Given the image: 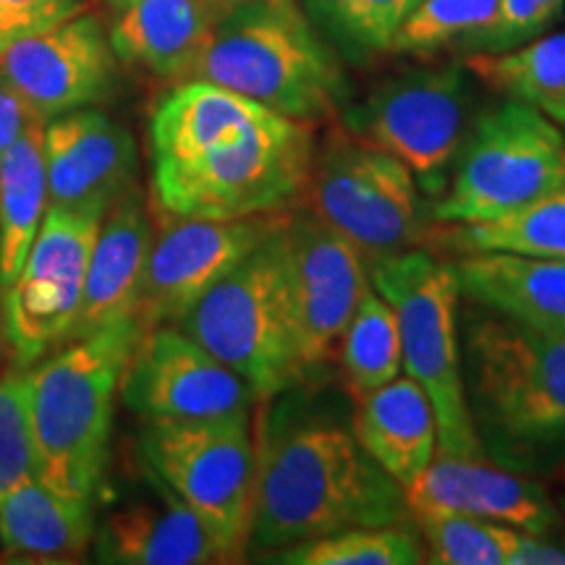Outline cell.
I'll list each match as a JSON object with an SVG mask.
<instances>
[{
	"label": "cell",
	"instance_id": "obj_20",
	"mask_svg": "<svg viewBox=\"0 0 565 565\" xmlns=\"http://www.w3.org/2000/svg\"><path fill=\"white\" fill-rule=\"evenodd\" d=\"M228 6L225 0H116L110 47L126 66L189 82Z\"/></svg>",
	"mask_w": 565,
	"mask_h": 565
},
{
	"label": "cell",
	"instance_id": "obj_9",
	"mask_svg": "<svg viewBox=\"0 0 565 565\" xmlns=\"http://www.w3.org/2000/svg\"><path fill=\"white\" fill-rule=\"evenodd\" d=\"M141 456L147 469L207 524L228 563L244 561L257 482L249 412L202 422H147Z\"/></svg>",
	"mask_w": 565,
	"mask_h": 565
},
{
	"label": "cell",
	"instance_id": "obj_28",
	"mask_svg": "<svg viewBox=\"0 0 565 565\" xmlns=\"http://www.w3.org/2000/svg\"><path fill=\"white\" fill-rule=\"evenodd\" d=\"M338 362H341L343 385L353 401L364 398L404 374L398 317L391 301L374 286L364 294L345 328L338 345Z\"/></svg>",
	"mask_w": 565,
	"mask_h": 565
},
{
	"label": "cell",
	"instance_id": "obj_34",
	"mask_svg": "<svg viewBox=\"0 0 565 565\" xmlns=\"http://www.w3.org/2000/svg\"><path fill=\"white\" fill-rule=\"evenodd\" d=\"M565 0H500L482 32L466 42L463 53H503L540 38L563 17Z\"/></svg>",
	"mask_w": 565,
	"mask_h": 565
},
{
	"label": "cell",
	"instance_id": "obj_14",
	"mask_svg": "<svg viewBox=\"0 0 565 565\" xmlns=\"http://www.w3.org/2000/svg\"><path fill=\"white\" fill-rule=\"evenodd\" d=\"M137 320L145 330L175 324L204 294L286 223L288 212L257 217H181L158 210Z\"/></svg>",
	"mask_w": 565,
	"mask_h": 565
},
{
	"label": "cell",
	"instance_id": "obj_39",
	"mask_svg": "<svg viewBox=\"0 0 565 565\" xmlns=\"http://www.w3.org/2000/svg\"><path fill=\"white\" fill-rule=\"evenodd\" d=\"M561 511H563V515H565V494H563V500H561Z\"/></svg>",
	"mask_w": 565,
	"mask_h": 565
},
{
	"label": "cell",
	"instance_id": "obj_10",
	"mask_svg": "<svg viewBox=\"0 0 565 565\" xmlns=\"http://www.w3.org/2000/svg\"><path fill=\"white\" fill-rule=\"evenodd\" d=\"M471 84L463 63L391 76L341 110L345 134L406 162L437 202L469 131Z\"/></svg>",
	"mask_w": 565,
	"mask_h": 565
},
{
	"label": "cell",
	"instance_id": "obj_30",
	"mask_svg": "<svg viewBox=\"0 0 565 565\" xmlns=\"http://www.w3.org/2000/svg\"><path fill=\"white\" fill-rule=\"evenodd\" d=\"M286 565H419L427 563L416 524L353 526L270 555Z\"/></svg>",
	"mask_w": 565,
	"mask_h": 565
},
{
	"label": "cell",
	"instance_id": "obj_31",
	"mask_svg": "<svg viewBox=\"0 0 565 565\" xmlns=\"http://www.w3.org/2000/svg\"><path fill=\"white\" fill-rule=\"evenodd\" d=\"M500 0H419L393 40L398 55L433 58L440 51H463L490 24Z\"/></svg>",
	"mask_w": 565,
	"mask_h": 565
},
{
	"label": "cell",
	"instance_id": "obj_17",
	"mask_svg": "<svg viewBox=\"0 0 565 565\" xmlns=\"http://www.w3.org/2000/svg\"><path fill=\"white\" fill-rule=\"evenodd\" d=\"M412 513L448 511L475 519L555 534L565 515L540 477L508 469L487 456H454L437 450L427 471L406 490Z\"/></svg>",
	"mask_w": 565,
	"mask_h": 565
},
{
	"label": "cell",
	"instance_id": "obj_22",
	"mask_svg": "<svg viewBox=\"0 0 565 565\" xmlns=\"http://www.w3.org/2000/svg\"><path fill=\"white\" fill-rule=\"evenodd\" d=\"M461 296L526 328L565 335V259L511 252L456 254Z\"/></svg>",
	"mask_w": 565,
	"mask_h": 565
},
{
	"label": "cell",
	"instance_id": "obj_8",
	"mask_svg": "<svg viewBox=\"0 0 565 565\" xmlns=\"http://www.w3.org/2000/svg\"><path fill=\"white\" fill-rule=\"evenodd\" d=\"M563 186L565 131L545 113L505 100L471 121L433 221H494Z\"/></svg>",
	"mask_w": 565,
	"mask_h": 565
},
{
	"label": "cell",
	"instance_id": "obj_11",
	"mask_svg": "<svg viewBox=\"0 0 565 565\" xmlns=\"http://www.w3.org/2000/svg\"><path fill=\"white\" fill-rule=\"evenodd\" d=\"M312 212L356 246L366 267L419 249L427 236L424 192L406 162L338 134L315 154Z\"/></svg>",
	"mask_w": 565,
	"mask_h": 565
},
{
	"label": "cell",
	"instance_id": "obj_6",
	"mask_svg": "<svg viewBox=\"0 0 565 565\" xmlns=\"http://www.w3.org/2000/svg\"><path fill=\"white\" fill-rule=\"evenodd\" d=\"M282 228L286 223L175 322L265 404L307 383L288 301Z\"/></svg>",
	"mask_w": 565,
	"mask_h": 565
},
{
	"label": "cell",
	"instance_id": "obj_25",
	"mask_svg": "<svg viewBox=\"0 0 565 565\" xmlns=\"http://www.w3.org/2000/svg\"><path fill=\"white\" fill-rule=\"evenodd\" d=\"M45 118H34L17 145L0 158V280L3 288L17 278L30 254L45 212Z\"/></svg>",
	"mask_w": 565,
	"mask_h": 565
},
{
	"label": "cell",
	"instance_id": "obj_15",
	"mask_svg": "<svg viewBox=\"0 0 565 565\" xmlns=\"http://www.w3.org/2000/svg\"><path fill=\"white\" fill-rule=\"evenodd\" d=\"M121 398L145 422H202L249 412L257 395L179 324L150 328L126 366Z\"/></svg>",
	"mask_w": 565,
	"mask_h": 565
},
{
	"label": "cell",
	"instance_id": "obj_35",
	"mask_svg": "<svg viewBox=\"0 0 565 565\" xmlns=\"http://www.w3.org/2000/svg\"><path fill=\"white\" fill-rule=\"evenodd\" d=\"M87 0H0V53L13 42L79 17Z\"/></svg>",
	"mask_w": 565,
	"mask_h": 565
},
{
	"label": "cell",
	"instance_id": "obj_1",
	"mask_svg": "<svg viewBox=\"0 0 565 565\" xmlns=\"http://www.w3.org/2000/svg\"><path fill=\"white\" fill-rule=\"evenodd\" d=\"M152 194L181 217L291 212L315 166L312 126L212 82H179L150 124Z\"/></svg>",
	"mask_w": 565,
	"mask_h": 565
},
{
	"label": "cell",
	"instance_id": "obj_7",
	"mask_svg": "<svg viewBox=\"0 0 565 565\" xmlns=\"http://www.w3.org/2000/svg\"><path fill=\"white\" fill-rule=\"evenodd\" d=\"M370 280L398 317L404 372L424 387L437 416L443 454L484 456L461 370V288L450 263L408 249L370 265Z\"/></svg>",
	"mask_w": 565,
	"mask_h": 565
},
{
	"label": "cell",
	"instance_id": "obj_40",
	"mask_svg": "<svg viewBox=\"0 0 565 565\" xmlns=\"http://www.w3.org/2000/svg\"><path fill=\"white\" fill-rule=\"evenodd\" d=\"M225 3H236V0H225Z\"/></svg>",
	"mask_w": 565,
	"mask_h": 565
},
{
	"label": "cell",
	"instance_id": "obj_24",
	"mask_svg": "<svg viewBox=\"0 0 565 565\" xmlns=\"http://www.w3.org/2000/svg\"><path fill=\"white\" fill-rule=\"evenodd\" d=\"M95 503L53 490L40 477L0 498V545L38 561L79 557L95 542Z\"/></svg>",
	"mask_w": 565,
	"mask_h": 565
},
{
	"label": "cell",
	"instance_id": "obj_23",
	"mask_svg": "<svg viewBox=\"0 0 565 565\" xmlns=\"http://www.w3.org/2000/svg\"><path fill=\"white\" fill-rule=\"evenodd\" d=\"M351 427L380 469L408 490L440 448L433 401L419 383L401 374L393 383L353 401Z\"/></svg>",
	"mask_w": 565,
	"mask_h": 565
},
{
	"label": "cell",
	"instance_id": "obj_26",
	"mask_svg": "<svg viewBox=\"0 0 565 565\" xmlns=\"http://www.w3.org/2000/svg\"><path fill=\"white\" fill-rule=\"evenodd\" d=\"M463 66L505 100L545 113L565 129V32L540 34L503 53H471Z\"/></svg>",
	"mask_w": 565,
	"mask_h": 565
},
{
	"label": "cell",
	"instance_id": "obj_12",
	"mask_svg": "<svg viewBox=\"0 0 565 565\" xmlns=\"http://www.w3.org/2000/svg\"><path fill=\"white\" fill-rule=\"evenodd\" d=\"M105 212L108 207H47L24 265L3 291L6 341L17 370L38 364L68 338Z\"/></svg>",
	"mask_w": 565,
	"mask_h": 565
},
{
	"label": "cell",
	"instance_id": "obj_18",
	"mask_svg": "<svg viewBox=\"0 0 565 565\" xmlns=\"http://www.w3.org/2000/svg\"><path fill=\"white\" fill-rule=\"evenodd\" d=\"M45 168L53 207H110L137 186V141L100 110L61 113L45 124Z\"/></svg>",
	"mask_w": 565,
	"mask_h": 565
},
{
	"label": "cell",
	"instance_id": "obj_27",
	"mask_svg": "<svg viewBox=\"0 0 565 565\" xmlns=\"http://www.w3.org/2000/svg\"><path fill=\"white\" fill-rule=\"evenodd\" d=\"M437 242L456 254L511 252L565 259V186L494 221L448 225Z\"/></svg>",
	"mask_w": 565,
	"mask_h": 565
},
{
	"label": "cell",
	"instance_id": "obj_5",
	"mask_svg": "<svg viewBox=\"0 0 565 565\" xmlns=\"http://www.w3.org/2000/svg\"><path fill=\"white\" fill-rule=\"evenodd\" d=\"M194 79L212 82L301 124L349 105V79L330 42L296 0H236L217 19Z\"/></svg>",
	"mask_w": 565,
	"mask_h": 565
},
{
	"label": "cell",
	"instance_id": "obj_37",
	"mask_svg": "<svg viewBox=\"0 0 565 565\" xmlns=\"http://www.w3.org/2000/svg\"><path fill=\"white\" fill-rule=\"evenodd\" d=\"M34 118H40L38 113L24 103V97L0 74V158L17 145L19 137L30 129Z\"/></svg>",
	"mask_w": 565,
	"mask_h": 565
},
{
	"label": "cell",
	"instance_id": "obj_32",
	"mask_svg": "<svg viewBox=\"0 0 565 565\" xmlns=\"http://www.w3.org/2000/svg\"><path fill=\"white\" fill-rule=\"evenodd\" d=\"M427 563L435 565H505L503 526L475 515L448 511H416Z\"/></svg>",
	"mask_w": 565,
	"mask_h": 565
},
{
	"label": "cell",
	"instance_id": "obj_38",
	"mask_svg": "<svg viewBox=\"0 0 565 565\" xmlns=\"http://www.w3.org/2000/svg\"><path fill=\"white\" fill-rule=\"evenodd\" d=\"M3 280H0V351H3V345H9L6 341V307H3Z\"/></svg>",
	"mask_w": 565,
	"mask_h": 565
},
{
	"label": "cell",
	"instance_id": "obj_41",
	"mask_svg": "<svg viewBox=\"0 0 565 565\" xmlns=\"http://www.w3.org/2000/svg\"><path fill=\"white\" fill-rule=\"evenodd\" d=\"M563 131H565V129H563Z\"/></svg>",
	"mask_w": 565,
	"mask_h": 565
},
{
	"label": "cell",
	"instance_id": "obj_3",
	"mask_svg": "<svg viewBox=\"0 0 565 565\" xmlns=\"http://www.w3.org/2000/svg\"><path fill=\"white\" fill-rule=\"evenodd\" d=\"M461 370L484 456L532 477L565 469V335L471 307Z\"/></svg>",
	"mask_w": 565,
	"mask_h": 565
},
{
	"label": "cell",
	"instance_id": "obj_4",
	"mask_svg": "<svg viewBox=\"0 0 565 565\" xmlns=\"http://www.w3.org/2000/svg\"><path fill=\"white\" fill-rule=\"evenodd\" d=\"M145 333L139 320L110 324L63 343L26 372L38 477L53 490L95 503L108 466L116 398Z\"/></svg>",
	"mask_w": 565,
	"mask_h": 565
},
{
	"label": "cell",
	"instance_id": "obj_36",
	"mask_svg": "<svg viewBox=\"0 0 565 565\" xmlns=\"http://www.w3.org/2000/svg\"><path fill=\"white\" fill-rule=\"evenodd\" d=\"M565 534H536L503 526L505 565H565Z\"/></svg>",
	"mask_w": 565,
	"mask_h": 565
},
{
	"label": "cell",
	"instance_id": "obj_21",
	"mask_svg": "<svg viewBox=\"0 0 565 565\" xmlns=\"http://www.w3.org/2000/svg\"><path fill=\"white\" fill-rule=\"evenodd\" d=\"M152 479L150 498H134L95 532V557L116 565H212L228 563L215 534L181 498Z\"/></svg>",
	"mask_w": 565,
	"mask_h": 565
},
{
	"label": "cell",
	"instance_id": "obj_16",
	"mask_svg": "<svg viewBox=\"0 0 565 565\" xmlns=\"http://www.w3.org/2000/svg\"><path fill=\"white\" fill-rule=\"evenodd\" d=\"M116 53L89 13L13 42L0 53V74L40 118L103 103L116 87Z\"/></svg>",
	"mask_w": 565,
	"mask_h": 565
},
{
	"label": "cell",
	"instance_id": "obj_29",
	"mask_svg": "<svg viewBox=\"0 0 565 565\" xmlns=\"http://www.w3.org/2000/svg\"><path fill=\"white\" fill-rule=\"evenodd\" d=\"M419 0H301V9L330 47L349 63H370L393 51Z\"/></svg>",
	"mask_w": 565,
	"mask_h": 565
},
{
	"label": "cell",
	"instance_id": "obj_19",
	"mask_svg": "<svg viewBox=\"0 0 565 565\" xmlns=\"http://www.w3.org/2000/svg\"><path fill=\"white\" fill-rule=\"evenodd\" d=\"M152 236L154 223L137 183L105 212L92 249L79 315L63 343L79 341L110 324L137 320Z\"/></svg>",
	"mask_w": 565,
	"mask_h": 565
},
{
	"label": "cell",
	"instance_id": "obj_2",
	"mask_svg": "<svg viewBox=\"0 0 565 565\" xmlns=\"http://www.w3.org/2000/svg\"><path fill=\"white\" fill-rule=\"evenodd\" d=\"M259 422L249 550L275 555L353 526L414 524L406 490L356 440L351 424L303 401H267Z\"/></svg>",
	"mask_w": 565,
	"mask_h": 565
},
{
	"label": "cell",
	"instance_id": "obj_33",
	"mask_svg": "<svg viewBox=\"0 0 565 565\" xmlns=\"http://www.w3.org/2000/svg\"><path fill=\"white\" fill-rule=\"evenodd\" d=\"M38 477L26 372L13 370L0 377V498L13 487Z\"/></svg>",
	"mask_w": 565,
	"mask_h": 565
},
{
	"label": "cell",
	"instance_id": "obj_13",
	"mask_svg": "<svg viewBox=\"0 0 565 565\" xmlns=\"http://www.w3.org/2000/svg\"><path fill=\"white\" fill-rule=\"evenodd\" d=\"M286 282L303 380H315L338 356L353 312L372 288L362 252L312 210L291 215L282 228Z\"/></svg>",
	"mask_w": 565,
	"mask_h": 565
}]
</instances>
